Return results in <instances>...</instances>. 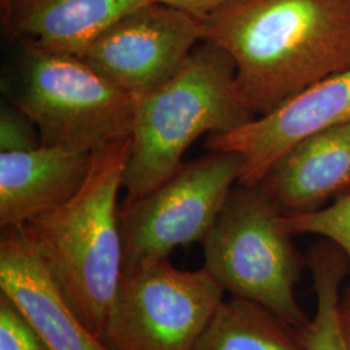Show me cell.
Masks as SVG:
<instances>
[{
    "mask_svg": "<svg viewBox=\"0 0 350 350\" xmlns=\"http://www.w3.org/2000/svg\"><path fill=\"white\" fill-rule=\"evenodd\" d=\"M201 23L254 117L350 69V0H239Z\"/></svg>",
    "mask_w": 350,
    "mask_h": 350,
    "instance_id": "cell-1",
    "label": "cell"
},
{
    "mask_svg": "<svg viewBox=\"0 0 350 350\" xmlns=\"http://www.w3.org/2000/svg\"><path fill=\"white\" fill-rule=\"evenodd\" d=\"M129 150L130 137L92 152L88 179L75 198L25 225L51 278L96 338L122 274L117 198Z\"/></svg>",
    "mask_w": 350,
    "mask_h": 350,
    "instance_id": "cell-2",
    "label": "cell"
},
{
    "mask_svg": "<svg viewBox=\"0 0 350 350\" xmlns=\"http://www.w3.org/2000/svg\"><path fill=\"white\" fill-rule=\"evenodd\" d=\"M235 77L230 55L204 40L172 79L139 99L121 205L142 199L174 175L202 134L227 133L256 118L239 96Z\"/></svg>",
    "mask_w": 350,
    "mask_h": 350,
    "instance_id": "cell-3",
    "label": "cell"
},
{
    "mask_svg": "<svg viewBox=\"0 0 350 350\" xmlns=\"http://www.w3.org/2000/svg\"><path fill=\"white\" fill-rule=\"evenodd\" d=\"M3 90L37 126L42 146L95 152L131 137L139 98L78 56L17 42Z\"/></svg>",
    "mask_w": 350,
    "mask_h": 350,
    "instance_id": "cell-4",
    "label": "cell"
},
{
    "mask_svg": "<svg viewBox=\"0 0 350 350\" xmlns=\"http://www.w3.org/2000/svg\"><path fill=\"white\" fill-rule=\"evenodd\" d=\"M283 215L260 186L238 183L201 243L204 267L231 297L256 302L300 328L310 319L295 293L306 261Z\"/></svg>",
    "mask_w": 350,
    "mask_h": 350,
    "instance_id": "cell-5",
    "label": "cell"
},
{
    "mask_svg": "<svg viewBox=\"0 0 350 350\" xmlns=\"http://www.w3.org/2000/svg\"><path fill=\"white\" fill-rule=\"evenodd\" d=\"M224 295L205 267L166 258L126 269L99 338L108 350H192Z\"/></svg>",
    "mask_w": 350,
    "mask_h": 350,
    "instance_id": "cell-6",
    "label": "cell"
},
{
    "mask_svg": "<svg viewBox=\"0 0 350 350\" xmlns=\"http://www.w3.org/2000/svg\"><path fill=\"white\" fill-rule=\"evenodd\" d=\"M237 153L211 152L183 166L130 205H120L122 270L169 258L178 247L202 243L238 185Z\"/></svg>",
    "mask_w": 350,
    "mask_h": 350,
    "instance_id": "cell-7",
    "label": "cell"
},
{
    "mask_svg": "<svg viewBox=\"0 0 350 350\" xmlns=\"http://www.w3.org/2000/svg\"><path fill=\"white\" fill-rule=\"evenodd\" d=\"M201 42V20L150 1L105 29L81 59L140 99L172 79Z\"/></svg>",
    "mask_w": 350,
    "mask_h": 350,
    "instance_id": "cell-8",
    "label": "cell"
},
{
    "mask_svg": "<svg viewBox=\"0 0 350 350\" xmlns=\"http://www.w3.org/2000/svg\"><path fill=\"white\" fill-rule=\"evenodd\" d=\"M347 122H350V69L306 88L273 112L231 131L209 135L206 148L239 154L243 161L239 185L257 186L292 146Z\"/></svg>",
    "mask_w": 350,
    "mask_h": 350,
    "instance_id": "cell-9",
    "label": "cell"
},
{
    "mask_svg": "<svg viewBox=\"0 0 350 350\" xmlns=\"http://www.w3.org/2000/svg\"><path fill=\"white\" fill-rule=\"evenodd\" d=\"M0 291L10 296L52 350H108L51 278L25 225L1 227Z\"/></svg>",
    "mask_w": 350,
    "mask_h": 350,
    "instance_id": "cell-10",
    "label": "cell"
},
{
    "mask_svg": "<svg viewBox=\"0 0 350 350\" xmlns=\"http://www.w3.org/2000/svg\"><path fill=\"white\" fill-rule=\"evenodd\" d=\"M257 186L284 215L323 209L350 189V122L292 146Z\"/></svg>",
    "mask_w": 350,
    "mask_h": 350,
    "instance_id": "cell-11",
    "label": "cell"
},
{
    "mask_svg": "<svg viewBox=\"0 0 350 350\" xmlns=\"http://www.w3.org/2000/svg\"><path fill=\"white\" fill-rule=\"evenodd\" d=\"M92 152L40 146L0 152V227L26 225L63 206L85 185Z\"/></svg>",
    "mask_w": 350,
    "mask_h": 350,
    "instance_id": "cell-12",
    "label": "cell"
},
{
    "mask_svg": "<svg viewBox=\"0 0 350 350\" xmlns=\"http://www.w3.org/2000/svg\"><path fill=\"white\" fill-rule=\"evenodd\" d=\"M152 0H0L1 34L82 57L126 13Z\"/></svg>",
    "mask_w": 350,
    "mask_h": 350,
    "instance_id": "cell-13",
    "label": "cell"
},
{
    "mask_svg": "<svg viewBox=\"0 0 350 350\" xmlns=\"http://www.w3.org/2000/svg\"><path fill=\"white\" fill-rule=\"evenodd\" d=\"M192 350H308L299 329L252 301L224 300Z\"/></svg>",
    "mask_w": 350,
    "mask_h": 350,
    "instance_id": "cell-14",
    "label": "cell"
},
{
    "mask_svg": "<svg viewBox=\"0 0 350 350\" xmlns=\"http://www.w3.org/2000/svg\"><path fill=\"white\" fill-rule=\"evenodd\" d=\"M313 276L317 306L313 318L299 329L308 350H349L340 321V288L349 275L344 252L329 240L315 244L305 258Z\"/></svg>",
    "mask_w": 350,
    "mask_h": 350,
    "instance_id": "cell-15",
    "label": "cell"
},
{
    "mask_svg": "<svg viewBox=\"0 0 350 350\" xmlns=\"http://www.w3.org/2000/svg\"><path fill=\"white\" fill-rule=\"evenodd\" d=\"M283 224L292 237L317 235L336 244L349 263L350 189L323 209L297 215H283ZM350 297V282L347 299Z\"/></svg>",
    "mask_w": 350,
    "mask_h": 350,
    "instance_id": "cell-16",
    "label": "cell"
},
{
    "mask_svg": "<svg viewBox=\"0 0 350 350\" xmlns=\"http://www.w3.org/2000/svg\"><path fill=\"white\" fill-rule=\"evenodd\" d=\"M0 350H52L17 304L1 291Z\"/></svg>",
    "mask_w": 350,
    "mask_h": 350,
    "instance_id": "cell-17",
    "label": "cell"
},
{
    "mask_svg": "<svg viewBox=\"0 0 350 350\" xmlns=\"http://www.w3.org/2000/svg\"><path fill=\"white\" fill-rule=\"evenodd\" d=\"M34 122L12 103L0 111V152H26L42 146Z\"/></svg>",
    "mask_w": 350,
    "mask_h": 350,
    "instance_id": "cell-18",
    "label": "cell"
},
{
    "mask_svg": "<svg viewBox=\"0 0 350 350\" xmlns=\"http://www.w3.org/2000/svg\"><path fill=\"white\" fill-rule=\"evenodd\" d=\"M157 3H163L176 10L195 16L196 18L202 20L213 13L221 11L227 5H231L239 0H152Z\"/></svg>",
    "mask_w": 350,
    "mask_h": 350,
    "instance_id": "cell-19",
    "label": "cell"
},
{
    "mask_svg": "<svg viewBox=\"0 0 350 350\" xmlns=\"http://www.w3.org/2000/svg\"><path fill=\"white\" fill-rule=\"evenodd\" d=\"M340 321L344 338L350 350V297L340 304Z\"/></svg>",
    "mask_w": 350,
    "mask_h": 350,
    "instance_id": "cell-20",
    "label": "cell"
}]
</instances>
